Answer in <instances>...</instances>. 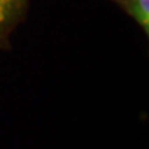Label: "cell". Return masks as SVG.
<instances>
[{
	"label": "cell",
	"instance_id": "obj_1",
	"mask_svg": "<svg viewBox=\"0 0 149 149\" xmlns=\"http://www.w3.org/2000/svg\"><path fill=\"white\" fill-rule=\"evenodd\" d=\"M127 11L145 33L149 32V0H124Z\"/></svg>",
	"mask_w": 149,
	"mask_h": 149
},
{
	"label": "cell",
	"instance_id": "obj_2",
	"mask_svg": "<svg viewBox=\"0 0 149 149\" xmlns=\"http://www.w3.org/2000/svg\"><path fill=\"white\" fill-rule=\"evenodd\" d=\"M21 0H0V26L10 21L19 7Z\"/></svg>",
	"mask_w": 149,
	"mask_h": 149
}]
</instances>
